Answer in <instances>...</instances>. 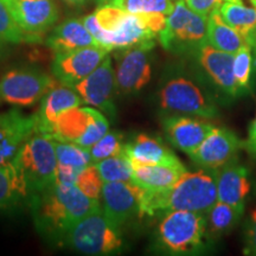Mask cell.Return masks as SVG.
Wrapping results in <instances>:
<instances>
[{"instance_id":"13","label":"cell","mask_w":256,"mask_h":256,"mask_svg":"<svg viewBox=\"0 0 256 256\" xmlns=\"http://www.w3.org/2000/svg\"><path fill=\"white\" fill-rule=\"evenodd\" d=\"M81 96L83 104L115 118V95L118 94L113 60L108 55L100 66L74 87Z\"/></svg>"},{"instance_id":"26","label":"cell","mask_w":256,"mask_h":256,"mask_svg":"<svg viewBox=\"0 0 256 256\" xmlns=\"http://www.w3.org/2000/svg\"><path fill=\"white\" fill-rule=\"evenodd\" d=\"M244 209L230 206L228 203L217 200L204 214L206 223V234L210 241L228 235L236 228L241 220Z\"/></svg>"},{"instance_id":"34","label":"cell","mask_w":256,"mask_h":256,"mask_svg":"<svg viewBox=\"0 0 256 256\" xmlns=\"http://www.w3.org/2000/svg\"><path fill=\"white\" fill-rule=\"evenodd\" d=\"M246 255L256 256V209L249 216L244 228V248Z\"/></svg>"},{"instance_id":"18","label":"cell","mask_w":256,"mask_h":256,"mask_svg":"<svg viewBox=\"0 0 256 256\" xmlns=\"http://www.w3.org/2000/svg\"><path fill=\"white\" fill-rule=\"evenodd\" d=\"M34 133H37L34 114H25L18 107L0 113V165L12 162Z\"/></svg>"},{"instance_id":"27","label":"cell","mask_w":256,"mask_h":256,"mask_svg":"<svg viewBox=\"0 0 256 256\" xmlns=\"http://www.w3.org/2000/svg\"><path fill=\"white\" fill-rule=\"evenodd\" d=\"M208 44L224 52L235 55L248 43L238 30L223 20L217 8L208 17Z\"/></svg>"},{"instance_id":"14","label":"cell","mask_w":256,"mask_h":256,"mask_svg":"<svg viewBox=\"0 0 256 256\" xmlns=\"http://www.w3.org/2000/svg\"><path fill=\"white\" fill-rule=\"evenodd\" d=\"M144 188L133 182H112L102 188L100 203L106 216L122 228L134 217L142 216Z\"/></svg>"},{"instance_id":"30","label":"cell","mask_w":256,"mask_h":256,"mask_svg":"<svg viewBox=\"0 0 256 256\" xmlns=\"http://www.w3.org/2000/svg\"><path fill=\"white\" fill-rule=\"evenodd\" d=\"M124 136L118 130H108L104 136L98 140L95 145L89 148L92 162H101V160L121 154L124 151Z\"/></svg>"},{"instance_id":"9","label":"cell","mask_w":256,"mask_h":256,"mask_svg":"<svg viewBox=\"0 0 256 256\" xmlns=\"http://www.w3.org/2000/svg\"><path fill=\"white\" fill-rule=\"evenodd\" d=\"M110 130V121L101 110L80 106L63 112L46 136L55 142H72L89 150Z\"/></svg>"},{"instance_id":"32","label":"cell","mask_w":256,"mask_h":256,"mask_svg":"<svg viewBox=\"0 0 256 256\" xmlns=\"http://www.w3.org/2000/svg\"><path fill=\"white\" fill-rule=\"evenodd\" d=\"M132 14H162L168 16L174 11V0H110Z\"/></svg>"},{"instance_id":"33","label":"cell","mask_w":256,"mask_h":256,"mask_svg":"<svg viewBox=\"0 0 256 256\" xmlns=\"http://www.w3.org/2000/svg\"><path fill=\"white\" fill-rule=\"evenodd\" d=\"M104 184V179H102L100 171L95 164L83 168L75 182V185L80 188V191L95 200H100Z\"/></svg>"},{"instance_id":"38","label":"cell","mask_w":256,"mask_h":256,"mask_svg":"<svg viewBox=\"0 0 256 256\" xmlns=\"http://www.w3.org/2000/svg\"><path fill=\"white\" fill-rule=\"evenodd\" d=\"M63 2H66L70 6H74V8H80V6L87 4L89 0H63Z\"/></svg>"},{"instance_id":"29","label":"cell","mask_w":256,"mask_h":256,"mask_svg":"<svg viewBox=\"0 0 256 256\" xmlns=\"http://www.w3.org/2000/svg\"><path fill=\"white\" fill-rule=\"evenodd\" d=\"M104 183L112 182H133V166L130 160L124 153L110 156L96 162Z\"/></svg>"},{"instance_id":"28","label":"cell","mask_w":256,"mask_h":256,"mask_svg":"<svg viewBox=\"0 0 256 256\" xmlns=\"http://www.w3.org/2000/svg\"><path fill=\"white\" fill-rule=\"evenodd\" d=\"M234 76L236 83L246 95L250 90L252 78L256 72V48L246 44L234 55Z\"/></svg>"},{"instance_id":"3","label":"cell","mask_w":256,"mask_h":256,"mask_svg":"<svg viewBox=\"0 0 256 256\" xmlns=\"http://www.w3.org/2000/svg\"><path fill=\"white\" fill-rule=\"evenodd\" d=\"M156 102L162 113L216 119L220 104L203 78L176 66L166 70L156 90Z\"/></svg>"},{"instance_id":"5","label":"cell","mask_w":256,"mask_h":256,"mask_svg":"<svg viewBox=\"0 0 256 256\" xmlns=\"http://www.w3.org/2000/svg\"><path fill=\"white\" fill-rule=\"evenodd\" d=\"M62 246L86 255H113L124 248V240L121 228L106 216L100 206L76 223Z\"/></svg>"},{"instance_id":"22","label":"cell","mask_w":256,"mask_h":256,"mask_svg":"<svg viewBox=\"0 0 256 256\" xmlns=\"http://www.w3.org/2000/svg\"><path fill=\"white\" fill-rule=\"evenodd\" d=\"M32 194L28 180L14 162L0 165V211H14L30 206Z\"/></svg>"},{"instance_id":"24","label":"cell","mask_w":256,"mask_h":256,"mask_svg":"<svg viewBox=\"0 0 256 256\" xmlns=\"http://www.w3.org/2000/svg\"><path fill=\"white\" fill-rule=\"evenodd\" d=\"M133 183L147 191L171 188L186 171L182 164H132Z\"/></svg>"},{"instance_id":"25","label":"cell","mask_w":256,"mask_h":256,"mask_svg":"<svg viewBox=\"0 0 256 256\" xmlns=\"http://www.w3.org/2000/svg\"><path fill=\"white\" fill-rule=\"evenodd\" d=\"M57 154V180L63 184H75L80 172L94 164L90 152L72 142H55Z\"/></svg>"},{"instance_id":"16","label":"cell","mask_w":256,"mask_h":256,"mask_svg":"<svg viewBox=\"0 0 256 256\" xmlns=\"http://www.w3.org/2000/svg\"><path fill=\"white\" fill-rule=\"evenodd\" d=\"M12 14L32 43L42 40V34L54 28L60 18L55 0H6Z\"/></svg>"},{"instance_id":"6","label":"cell","mask_w":256,"mask_h":256,"mask_svg":"<svg viewBox=\"0 0 256 256\" xmlns=\"http://www.w3.org/2000/svg\"><path fill=\"white\" fill-rule=\"evenodd\" d=\"M158 38L168 52L177 56H194L208 43V17L192 11L185 0H177Z\"/></svg>"},{"instance_id":"20","label":"cell","mask_w":256,"mask_h":256,"mask_svg":"<svg viewBox=\"0 0 256 256\" xmlns=\"http://www.w3.org/2000/svg\"><path fill=\"white\" fill-rule=\"evenodd\" d=\"M124 152L130 164H182L160 138L146 133L136 134L124 142Z\"/></svg>"},{"instance_id":"12","label":"cell","mask_w":256,"mask_h":256,"mask_svg":"<svg viewBox=\"0 0 256 256\" xmlns=\"http://www.w3.org/2000/svg\"><path fill=\"white\" fill-rule=\"evenodd\" d=\"M246 142L235 132L226 127H214L190 159L198 168L217 171L223 166L236 162Z\"/></svg>"},{"instance_id":"37","label":"cell","mask_w":256,"mask_h":256,"mask_svg":"<svg viewBox=\"0 0 256 256\" xmlns=\"http://www.w3.org/2000/svg\"><path fill=\"white\" fill-rule=\"evenodd\" d=\"M10 44L6 43V42L0 40V62L2 60H5L8 57V52H10Z\"/></svg>"},{"instance_id":"8","label":"cell","mask_w":256,"mask_h":256,"mask_svg":"<svg viewBox=\"0 0 256 256\" xmlns=\"http://www.w3.org/2000/svg\"><path fill=\"white\" fill-rule=\"evenodd\" d=\"M52 74L32 66H12L0 76V102L14 107H31L56 86Z\"/></svg>"},{"instance_id":"4","label":"cell","mask_w":256,"mask_h":256,"mask_svg":"<svg viewBox=\"0 0 256 256\" xmlns=\"http://www.w3.org/2000/svg\"><path fill=\"white\" fill-rule=\"evenodd\" d=\"M210 242L204 214L174 210L162 214L156 232L159 250L170 255L197 254Z\"/></svg>"},{"instance_id":"15","label":"cell","mask_w":256,"mask_h":256,"mask_svg":"<svg viewBox=\"0 0 256 256\" xmlns=\"http://www.w3.org/2000/svg\"><path fill=\"white\" fill-rule=\"evenodd\" d=\"M108 55L107 50L96 46L55 54L51 63V74L60 84L74 88L90 75Z\"/></svg>"},{"instance_id":"11","label":"cell","mask_w":256,"mask_h":256,"mask_svg":"<svg viewBox=\"0 0 256 256\" xmlns=\"http://www.w3.org/2000/svg\"><path fill=\"white\" fill-rule=\"evenodd\" d=\"M192 57L196 60L202 78L215 92L220 104H226L243 95L234 76L232 54L224 52L206 43Z\"/></svg>"},{"instance_id":"35","label":"cell","mask_w":256,"mask_h":256,"mask_svg":"<svg viewBox=\"0 0 256 256\" xmlns=\"http://www.w3.org/2000/svg\"><path fill=\"white\" fill-rule=\"evenodd\" d=\"M185 2L194 12L209 17L215 10L220 8L223 0H185Z\"/></svg>"},{"instance_id":"21","label":"cell","mask_w":256,"mask_h":256,"mask_svg":"<svg viewBox=\"0 0 256 256\" xmlns=\"http://www.w3.org/2000/svg\"><path fill=\"white\" fill-rule=\"evenodd\" d=\"M82 98L74 88L66 86H55L42 98L40 110L34 113L37 121V133L48 134L50 127L63 112L80 107Z\"/></svg>"},{"instance_id":"19","label":"cell","mask_w":256,"mask_h":256,"mask_svg":"<svg viewBox=\"0 0 256 256\" xmlns=\"http://www.w3.org/2000/svg\"><path fill=\"white\" fill-rule=\"evenodd\" d=\"M217 200L246 209V200L252 190L249 170L236 162L216 171Z\"/></svg>"},{"instance_id":"2","label":"cell","mask_w":256,"mask_h":256,"mask_svg":"<svg viewBox=\"0 0 256 256\" xmlns=\"http://www.w3.org/2000/svg\"><path fill=\"white\" fill-rule=\"evenodd\" d=\"M216 202V171L203 168L196 171L186 170L182 177L166 190H144L142 216L162 215L174 210L206 214Z\"/></svg>"},{"instance_id":"1","label":"cell","mask_w":256,"mask_h":256,"mask_svg":"<svg viewBox=\"0 0 256 256\" xmlns=\"http://www.w3.org/2000/svg\"><path fill=\"white\" fill-rule=\"evenodd\" d=\"M40 235L54 244L62 243L76 223L101 206L100 200L86 196L75 184L56 182L32 196L30 206Z\"/></svg>"},{"instance_id":"40","label":"cell","mask_w":256,"mask_h":256,"mask_svg":"<svg viewBox=\"0 0 256 256\" xmlns=\"http://www.w3.org/2000/svg\"><path fill=\"white\" fill-rule=\"evenodd\" d=\"M0 106H2V102H0Z\"/></svg>"},{"instance_id":"10","label":"cell","mask_w":256,"mask_h":256,"mask_svg":"<svg viewBox=\"0 0 256 256\" xmlns=\"http://www.w3.org/2000/svg\"><path fill=\"white\" fill-rule=\"evenodd\" d=\"M154 40L115 54V81L118 94L136 96L151 82L153 75V48Z\"/></svg>"},{"instance_id":"7","label":"cell","mask_w":256,"mask_h":256,"mask_svg":"<svg viewBox=\"0 0 256 256\" xmlns=\"http://www.w3.org/2000/svg\"><path fill=\"white\" fill-rule=\"evenodd\" d=\"M12 162L24 174L34 194L56 183L57 154L55 140L46 134H32L19 148Z\"/></svg>"},{"instance_id":"31","label":"cell","mask_w":256,"mask_h":256,"mask_svg":"<svg viewBox=\"0 0 256 256\" xmlns=\"http://www.w3.org/2000/svg\"><path fill=\"white\" fill-rule=\"evenodd\" d=\"M0 40L8 44L32 43L31 38L19 28L6 0H0Z\"/></svg>"},{"instance_id":"17","label":"cell","mask_w":256,"mask_h":256,"mask_svg":"<svg viewBox=\"0 0 256 256\" xmlns=\"http://www.w3.org/2000/svg\"><path fill=\"white\" fill-rule=\"evenodd\" d=\"M162 124L168 142L188 156L196 151L215 127L204 118L180 114L165 115Z\"/></svg>"},{"instance_id":"36","label":"cell","mask_w":256,"mask_h":256,"mask_svg":"<svg viewBox=\"0 0 256 256\" xmlns=\"http://www.w3.org/2000/svg\"><path fill=\"white\" fill-rule=\"evenodd\" d=\"M244 150L248 152L252 159L256 160V115L249 124L248 128V139L246 140Z\"/></svg>"},{"instance_id":"39","label":"cell","mask_w":256,"mask_h":256,"mask_svg":"<svg viewBox=\"0 0 256 256\" xmlns=\"http://www.w3.org/2000/svg\"><path fill=\"white\" fill-rule=\"evenodd\" d=\"M96 2H98V5H104V4H107V2H110V0H95Z\"/></svg>"},{"instance_id":"23","label":"cell","mask_w":256,"mask_h":256,"mask_svg":"<svg viewBox=\"0 0 256 256\" xmlns=\"http://www.w3.org/2000/svg\"><path fill=\"white\" fill-rule=\"evenodd\" d=\"M46 44L54 54L69 52L87 46H98L82 19L78 18L66 19L54 28L46 37Z\"/></svg>"}]
</instances>
